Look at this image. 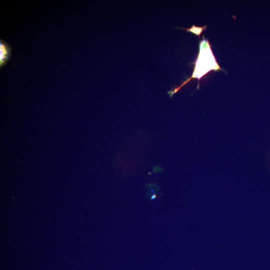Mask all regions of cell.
Returning <instances> with one entry per match:
<instances>
[{"mask_svg": "<svg viewBox=\"0 0 270 270\" xmlns=\"http://www.w3.org/2000/svg\"><path fill=\"white\" fill-rule=\"evenodd\" d=\"M12 48L4 40H0V68L3 67L12 56Z\"/></svg>", "mask_w": 270, "mask_h": 270, "instance_id": "1", "label": "cell"}, {"mask_svg": "<svg viewBox=\"0 0 270 270\" xmlns=\"http://www.w3.org/2000/svg\"><path fill=\"white\" fill-rule=\"evenodd\" d=\"M206 28V26H196L195 25L193 24L192 27L190 28H180L183 30H185L188 32H190L194 34H196L200 38V35L202 32V31Z\"/></svg>", "mask_w": 270, "mask_h": 270, "instance_id": "2", "label": "cell"}]
</instances>
